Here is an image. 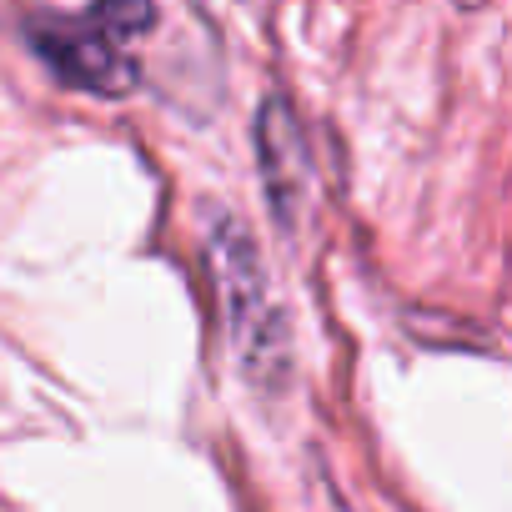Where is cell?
Segmentation results:
<instances>
[{
	"label": "cell",
	"instance_id": "3957f363",
	"mask_svg": "<svg viewBox=\"0 0 512 512\" xmlns=\"http://www.w3.org/2000/svg\"><path fill=\"white\" fill-rule=\"evenodd\" d=\"M251 141H256V171H262V191H267L272 216L287 231L302 226V216L312 206V191H317V171H312L307 131H302L287 96H267L262 106H256Z\"/></svg>",
	"mask_w": 512,
	"mask_h": 512
},
{
	"label": "cell",
	"instance_id": "6da1fadb",
	"mask_svg": "<svg viewBox=\"0 0 512 512\" xmlns=\"http://www.w3.org/2000/svg\"><path fill=\"white\" fill-rule=\"evenodd\" d=\"M211 282H216L226 342H231L241 377L256 392H282L292 377V327L272 292L262 246H256V236L236 216H221L211 226Z\"/></svg>",
	"mask_w": 512,
	"mask_h": 512
},
{
	"label": "cell",
	"instance_id": "7a4b0ae2",
	"mask_svg": "<svg viewBox=\"0 0 512 512\" xmlns=\"http://www.w3.org/2000/svg\"><path fill=\"white\" fill-rule=\"evenodd\" d=\"M156 31L151 6H91V11H36L26 21V46L71 91L131 96L141 86L136 41Z\"/></svg>",
	"mask_w": 512,
	"mask_h": 512
}]
</instances>
